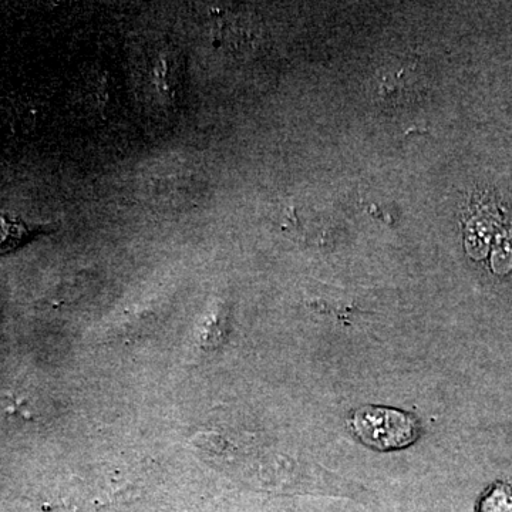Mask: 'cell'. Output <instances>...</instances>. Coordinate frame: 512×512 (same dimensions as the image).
Instances as JSON below:
<instances>
[{
  "label": "cell",
  "mask_w": 512,
  "mask_h": 512,
  "mask_svg": "<svg viewBox=\"0 0 512 512\" xmlns=\"http://www.w3.org/2000/svg\"><path fill=\"white\" fill-rule=\"evenodd\" d=\"M350 423L356 436L376 450H399L413 444L419 436L413 416L389 407H362L353 414Z\"/></svg>",
  "instance_id": "obj_1"
},
{
  "label": "cell",
  "mask_w": 512,
  "mask_h": 512,
  "mask_svg": "<svg viewBox=\"0 0 512 512\" xmlns=\"http://www.w3.org/2000/svg\"><path fill=\"white\" fill-rule=\"evenodd\" d=\"M178 63L174 53H161L154 62L153 83L156 84L157 92L167 97L173 93L178 82Z\"/></svg>",
  "instance_id": "obj_2"
},
{
  "label": "cell",
  "mask_w": 512,
  "mask_h": 512,
  "mask_svg": "<svg viewBox=\"0 0 512 512\" xmlns=\"http://www.w3.org/2000/svg\"><path fill=\"white\" fill-rule=\"evenodd\" d=\"M477 512H512V485H493L478 503Z\"/></svg>",
  "instance_id": "obj_3"
}]
</instances>
